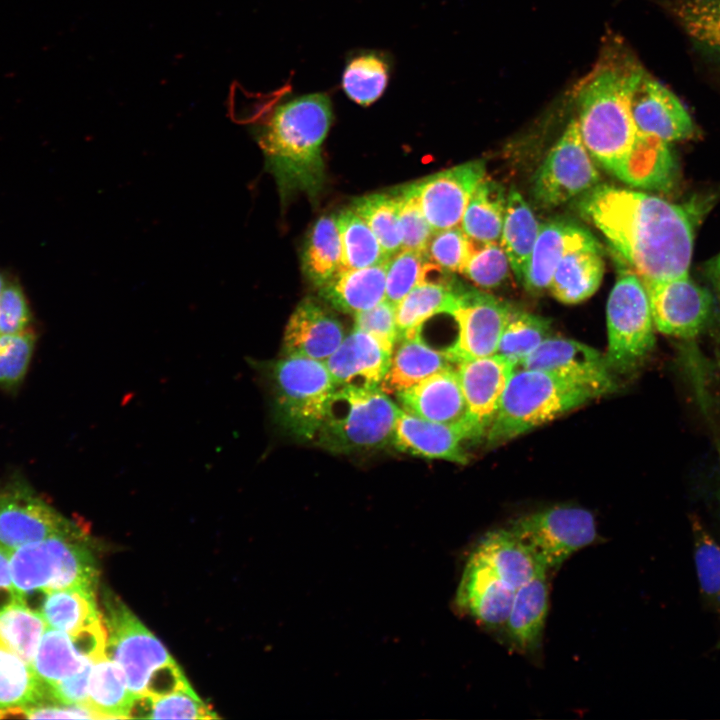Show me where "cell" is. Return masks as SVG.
Instances as JSON below:
<instances>
[{
	"instance_id": "obj_24",
	"label": "cell",
	"mask_w": 720,
	"mask_h": 720,
	"mask_svg": "<svg viewBox=\"0 0 720 720\" xmlns=\"http://www.w3.org/2000/svg\"><path fill=\"white\" fill-rule=\"evenodd\" d=\"M395 396L399 407L407 413L429 421L468 427L467 406L455 367L436 372Z\"/></svg>"
},
{
	"instance_id": "obj_18",
	"label": "cell",
	"mask_w": 720,
	"mask_h": 720,
	"mask_svg": "<svg viewBox=\"0 0 720 720\" xmlns=\"http://www.w3.org/2000/svg\"><path fill=\"white\" fill-rule=\"evenodd\" d=\"M106 640L102 622L76 634L47 627L32 667L46 686L55 684L77 674L87 664L106 655Z\"/></svg>"
},
{
	"instance_id": "obj_37",
	"label": "cell",
	"mask_w": 720,
	"mask_h": 720,
	"mask_svg": "<svg viewBox=\"0 0 720 720\" xmlns=\"http://www.w3.org/2000/svg\"><path fill=\"white\" fill-rule=\"evenodd\" d=\"M48 700L46 685L32 666L0 641V711Z\"/></svg>"
},
{
	"instance_id": "obj_20",
	"label": "cell",
	"mask_w": 720,
	"mask_h": 720,
	"mask_svg": "<svg viewBox=\"0 0 720 720\" xmlns=\"http://www.w3.org/2000/svg\"><path fill=\"white\" fill-rule=\"evenodd\" d=\"M515 590L507 586L474 551L459 582L457 607L490 628H503Z\"/></svg>"
},
{
	"instance_id": "obj_31",
	"label": "cell",
	"mask_w": 720,
	"mask_h": 720,
	"mask_svg": "<svg viewBox=\"0 0 720 720\" xmlns=\"http://www.w3.org/2000/svg\"><path fill=\"white\" fill-rule=\"evenodd\" d=\"M458 287L455 279L449 282L423 281L416 285L396 305L398 339L422 333L423 324L436 315H451L457 303Z\"/></svg>"
},
{
	"instance_id": "obj_13",
	"label": "cell",
	"mask_w": 720,
	"mask_h": 720,
	"mask_svg": "<svg viewBox=\"0 0 720 720\" xmlns=\"http://www.w3.org/2000/svg\"><path fill=\"white\" fill-rule=\"evenodd\" d=\"M512 308L476 289L459 285L457 303L450 316L457 324L455 342L445 352L456 365L468 359L493 355Z\"/></svg>"
},
{
	"instance_id": "obj_35",
	"label": "cell",
	"mask_w": 720,
	"mask_h": 720,
	"mask_svg": "<svg viewBox=\"0 0 720 720\" xmlns=\"http://www.w3.org/2000/svg\"><path fill=\"white\" fill-rule=\"evenodd\" d=\"M503 186L483 178L473 192L461 220L469 239L477 242H499L506 209Z\"/></svg>"
},
{
	"instance_id": "obj_56",
	"label": "cell",
	"mask_w": 720,
	"mask_h": 720,
	"mask_svg": "<svg viewBox=\"0 0 720 720\" xmlns=\"http://www.w3.org/2000/svg\"><path fill=\"white\" fill-rule=\"evenodd\" d=\"M10 553L0 547V592L15 590L10 570Z\"/></svg>"
},
{
	"instance_id": "obj_30",
	"label": "cell",
	"mask_w": 720,
	"mask_h": 720,
	"mask_svg": "<svg viewBox=\"0 0 720 720\" xmlns=\"http://www.w3.org/2000/svg\"><path fill=\"white\" fill-rule=\"evenodd\" d=\"M474 552L514 590L533 579L539 572L546 571L509 528L486 533Z\"/></svg>"
},
{
	"instance_id": "obj_50",
	"label": "cell",
	"mask_w": 720,
	"mask_h": 720,
	"mask_svg": "<svg viewBox=\"0 0 720 720\" xmlns=\"http://www.w3.org/2000/svg\"><path fill=\"white\" fill-rule=\"evenodd\" d=\"M149 697V696H148ZM150 699L148 718L214 719L216 713L195 694L191 687Z\"/></svg>"
},
{
	"instance_id": "obj_26",
	"label": "cell",
	"mask_w": 720,
	"mask_h": 720,
	"mask_svg": "<svg viewBox=\"0 0 720 720\" xmlns=\"http://www.w3.org/2000/svg\"><path fill=\"white\" fill-rule=\"evenodd\" d=\"M593 238L589 231L573 223L559 220L540 224L522 282L525 288L534 293L548 289L565 253Z\"/></svg>"
},
{
	"instance_id": "obj_44",
	"label": "cell",
	"mask_w": 720,
	"mask_h": 720,
	"mask_svg": "<svg viewBox=\"0 0 720 720\" xmlns=\"http://www.w3.org/2000/svg\"><path fill=\"white\" fill-rule=\"evenodd\" d=\"M693 556L701 595L720 614V546L704 526L692 520Z\"/></svg>"
},
{
	"instance_id": "obj_6",
	"label": "cell",
	"mask_w": 720,
	"mask_h": 720,
	"mask_svg": "<svg viewBox=\"0 0 720 720\" xmlns=\"http://www.w3.org/2000/svg\"><path fill=\"white\" fill-rule=\"evenodd\" d=\"M82 536L76 527L11 553V576L22 600L66 588H95L98 569Z\"/></svg>"
},
{
	"instance_id": "obj_16",
	"label": "cell",
	"mask_w": 720,
	"mask_h": 720,
	"mask_svg": "<svg viewBox=\"0 0 720 720\" xmlns=\"http://www.w3.org/2000/svg\"><path fill=\"white\" fill-rule=\"evenodd\" d=\"M517 367L551 373L591 390L597 397L616 386L606 356L572 339L548 337Z\"/></svg>"
},
{
	"instance_id": "obj_21",
	"label": "cell",
	"mask_w": 720,
	"mask_h": 720,
	"mask_svg": "<svg viewBox=\"0 0 720 720\" xmlns=\"http://www.w3.org/2000/svg\"><path fill=\"white\" fill-rule=\"evenodd\" d=\"M340 321L313 298L302 300L287 322L282 355L325 362L344 339Z\"/></svg>"
},
{
	"instance_id": "obj_42",
	"label": "cell",
	"mask_w": 720,
	"mask_h": 720,
	"mask_svg": "<svg viewBox=\"0 0 720 720\" xmlns=\"http://www.w3.org/2000/svg\"><path fill=\"white\" fill-rule=\"evenodd\" d=\"M351 208L367 223L388 257L402 249L396 192L362 196L352 202Z\"/></svg>"
},
{
	"instance_id": "obj_5",
	"label": "cell",
	"mask_w": 720,
	"mask_h": 720,
	"mask_svg": "<svg viewBox=\"0 0 720 720\" xmlns=\"http://www.w3.org/2000/svg\"><path fill=\"white\" fill-rule=\"evenodd\" d=\"M400 410L380 388L336 386L314 440L334 453L382 448L392 444Z\"/></svg>"
},
{
	"instance_id": "obj_32",
	"label": "cell",
	"mask_w": 720,
	"mask_h": 720,
	"mask_svg": "<svg viewBox=\"0 0 720 720\" xmlns=\"http://www.w3.org/2000/svg\"><path fill=\"white\" fill-rule=\"evenodd\" d=\"M540 224L523 196L514 188L507 194L500 245L510 268L523 282L528 260L539 233Z\"/></svg>"
},
{
	"instance_id": "obj_2",
	"label": "cell",
	"mask_w": 720,
	"mask_h": 720,
	"mask_svg": "<svg viewBox=\"0 0 720 720\" xmlns=\"http://www.w3.org/2000/svg\"><path fill=\"white\" fill-rule=\"evenodd\" d=\"M645 71L624 40L609 36L574 89L585 147L604 169L631 186L654 138L638 131L631 113V97Z\"/></svg>"
},
{
	"instance_id": "obj_27",
	"label": "cell",
	"mask_w": 720,
	"mask_h": 720,
	"mask_svg": "<svg viewBox=\"0 0 720 720\" xmlns=\"http://www.w3.org/2000/svg\"><path fill=\"white\" fill-rule=\"evenodd\" d=\"M546 572L515 590L513 602L503 626L507 639L518 651L529 653L540 647L548 612Z\"/></svg>"
},
{
	"instance_id": "obj_47",
	"label": "cell",
	"mask_w": 720,
	"mask_h": 720,
	"mask_svg": "<svg viewBox=\"0 0 720 720\" xmlns=\"http://www.w3.org/2000/svg\"><path fill=\"white\" fill-rule=\"evenodd\" d=\"M426 253L402 249L387 262L385 299L397 305L421 282Z\"/></svg>"
},
{
	"instance_id": "obj_34",
	"label": "cell",
	"mask_w": 720,
	"mask_h": 720,
	"mask_svg": "<svg viewBox=\"0 0 720 720\" xmlns=\"http://www.w3.org/2000/svg\"><path fill=\"white\" fill-rule=\"evenodd\" d=\"M136 697L128 688L125 674L115 661L107 655L93 661L86 704L101 719L128 718Z\"/></svg>"
},
{
	"instance_id": "obj_55",
	"label": "cell",
	"mask_w": 720,
	"mask_h": 720,
	"mask_svg": "<svg viewBox=\"0 0 720 720\" xmlns=\"http://www.w3.org/2000/svg\"><path fill=\"white\" fill-rule=\"evenodd\" d=\"M191 687L175 661L157 669L150 677L145 696L163 697L176 691Z\"/></svg>"
},
{
	"instance_id": "obj_14",
	"label": "cell",
	"mask_w": 720,
	"mask_h": 720,
	"mask_svg": "<svg viewBox=\"0 0 720 720\" xmlns=\"http://www.w3.org/2000/svg\"><path fill=\"white\" fill-rule=\"evenodd\" d=\"M76 527L23 479H12L0 492V547L10 554L23 545Z\"/></svg>"
},
{
	"instance_id": "obj_36",
	"label": "cell",
	"mask_w": 720,
	"mask_h": 720,
	"mask_svg": "<svg viewBox=\"0 0 720 720\" xmlns=\"http://www.w3.org/2000/svg\"><path fill=\"white\" fill-rule=\"evenodd\" d=\"M305 277L317 288L342 269V246L336 217L322 216L309 231L302 253Z\"/></svg>"
},
{
	"instance_id": "obj_11",
	"label": "cell",
	"mask_w": 720,
	"mask_h": 720,
	"mask_svg": "<svg viewBox=\"0 0 720 720\" xmlns=\"http://www.w3.org/2000/svg\"><path fill=\"white\" fill-rule=\"evenodd\" d=\"M598 181L577 119H572L535 175L534 198L543 207H555L588 192Z\"/></svg>"
},
{
	"instance_id": "obj_25",
	"label": "cell",
	"mask_w": 720,
	"mask_h": 720,
	"mask_svg": "<svg viewBox=\"0 0 720 720\" xmlns=\"http://www.w3.org/2000/svg\"><path fill=\"white\" fill-rule=\"evenodd\" d=\"M445 350H437L422 338V333L400 338L394 345L388 369L380 384L387 395H396L432 374L453 368Z\"/></svg>"
},
{
	"instance_id": "obj_57",
	"label": "cell",
	"mask_w": 720,
	"mask_h": 720,
	"mask_svg": "<svg viewBox=\"0 0 720 720\" xmlns=\"http://www.w3.org/2000/svg\"><path fill=\"white\" fill-rule=\"evenodd\" d=\"M718 311L713 325L714 353L718 366L720 367V294H718Z\"/></svg>"
},
{
	"instance_id": "obj_29",
	"label": "cell",
	"mask_w": 720,
	"mask_h": 720,
	"mask_svg": "<svg viewBox=\"0 0 720 720\" xmlns=\"http://www.w3.org/2000/svg\"><path fill=\"white\" fill-rule=\"evenodd\" d=\"M387 262L341 269L319 287L320 297L333 308L353 315L374 307L385 299Z\"/></svg>"
},
{
	"instance_id": "obj_52",
	"label": "cell",
	"mask_w": 720,
	"mask_h": 720,
	"mask_svg": "<svg viewBox=\"0 0 720 720\" xmlns=\"http://www.w3.org/2000/svg\"><path fill=\"white\" fill-rule=\"evenodd\" d=\"M31 312L22 288L5 285L0 294V334H15L29 328Z\"/></svg>"
},
{
	"instance_id": "obj_49",
	"label": "cell",
	"mask_w": 720,
	"mask_h": 720,
	"mask_svg": "<svg viewBox=\"0 0 720 720\" xmlns=\"http://www.w3.org/2000/svg\"><path fill=\"white\" fill-rule=\"evenodd\" d=\"M395 192L399 198L398 219L402 249L426 253L427 245L434 233L433 228L411 194L403 187Z\"/></svg>"
},
{
	"instance_id": "obj_51",
	"label": "cell",
	"mask_w": 720,
	"mask_h": 720,
	"mask_svg": "<svg viewBox=\"0 0 720 720\" xmlns=\"http://www.w3.org/2000/svg\"><path fill=\"white\" fill-rule=\"evenodd\" d=\"M356 329L374 336L391 354L398 340L396 306L384 299L374 307L354 315Z\"/></svg>"
},
{
	"instance_id": "obj_45",
	"label": "cell",
	"mask_w": 720,
	"mask_h": 720,
	"mask_svg": "<svg viewBox=\"0 0 720 720\" xmlns=\"http://www.w3.org/2000/svg\"><path fill=\"white\" fill-rule=\"evenodd\" d=\"M469 256L461 271L481 288L499 286L507 277L510 267L506 253L498 242L471 240Z\"/></svg>"
},
{
	"instance_id": "obj_28",
	"label": "cell",
	"mask_w": 720,
	"mask_h": 720,
	"mask_svg": "<svg viewBox=\"0 0 720 720\" xmlns=\"http://www.w3.org/2000/svg\"><path fill=\"white\" fill-rule=\"evenodd\" d=\"M604 273L600 245L595 238L565 253L551 279L549 290L560 302L580 303L598 289Z\"/></svg>"
},
{
	"instance_id": "obj_46",
	"label": "cell",
	"mask_w": 720,
	"mask_h": 720,
	"mask_svg": "<svg viewBox=\"0 0 720 720\" xmlns=\"http://www.w3.org/2000/svg\"><path fill=\"white\" fill-rule=\"evenodd\" d=\"M30 328L15 334H0V387L14 389L23 381L35 347Z\"/></svg>"
},
{
	"instance_id": "obj_39",
	"label": "cell",
	"mask_w": 720,
	"mask_h": 720,
	"mask_svg": "<svg viewBox=\"0 0 720 720\" xmlns=\"http://www.w3.org/2000/svg\"><path fill=\"white\" fill-rule=\"evenodd\" d=\"M390 76V66L384 56L365 52L352 57L342 74L345 94L361 106H369L384 93Z\"/></svg>"
},
{
	"instance_id": "obj_7",
	"label": "cell",
	"mask_w": 720,
	"mask_h": 720,
	"mask_svg": "<svg viewBox=\"0 0 720 720\" xmlns=\"http://www.w3.org/2000/svg\"><path fill=\"white\" fill-rule=\"evenodd\" d=\"M268 371L277 423L298 439L314 440L336 389L325 362L282 355Z\"/></svg>"
},
{
	"instance_id": "obj_19",
	"label": "cell",
	"mask_w": 720,
	"mask_h": 720,
	"mask_svg": "<svg viewBox=\"0 0 720 720\" xmlns=\"http://www.w3.org/2000/svg\"><path fill=\"white\" fill-rule=\"evenodd\" d=\"M631 113L638 131L668 143L695 134L692 117L679 98L647 71L633 91Z\"/></svg>"
},
{
	"instance_id": "obj_54",
	"label": "cell",
	"mask_w": 720,
	"mask_h": 720,
	"mask_svg": "<svg viewBox=\"0 0 720 720\" xmlns=\"http://www.w3.org/2000/svg\"><path fill=\"white\" fill-rule=\"evenodd\" d=\"M24 707V718H86L101 719V716L86 704H63L50 700Z\"/></svg>"
},
{
	"instance_id": "obj_9",
	"label": "cell",
	"mask_w": 720,
	"mask_h": 720,
	"mask_svg": "<svg viewBox=\"0 0 720 720\" xmlns=\"http://www.w3.org/2000/svg\"><path fill=\"white\" fill-rule=\"evenodd\" d=\"M509 529L546 571L558 568L597 538L593 514L573 506H556L523 515L515 519Z\"/></svg>"
},
{
	"instance_id": "obj_58",
	"label": "cell",
	"mask_w": 720,
	"mask_h": 720,
	"mask_svg": "<svg viewBox=\"0 0 720 720\" xmlns=\"http://www.w3.org/2000/svg\"><path fill=\"white\" fill-rule=\"evenodd\" d=\"M708 273L717 294H720V253L709 264Z\"/></svg>"
},
{
	"instance_id": "obj_15",
	"label": "cell",
	"mask_w": 720,
	"mask_h": 720,
	"mask_svg": "<svg viewBox=\"0 0 720 720\" xmlns=\"http://www.w3.org/2000/svg\"><path fill=\"white\" fill-rule=\"evenodd\" d=\"M483 160L469 161L403 186L417 201L434 231L458 226L478 184L485 177Z\"/></svg>"
},
{
	"instance_id": "obj_53",
	"label": "cell",
	"mask_w": 720,
	"mask_h": 720,
	"mask_svg": "<svg viewBox=\"0 0 720 720\" xmlns=\"http://www.w3.org/2000/svg\"><path fill=\"white\" fill-rule=\"evenodd\" d=\"M92 663L87 664L77 674L46 686L48 699L63 704H86Z\"/></svg>"
},
{
	"instance_id": "obj_10",
	"label": "cell",
	"mask_w": 720,
	"mask_h": 720,
	"mask_svg": "<svg viewBox=\"0 0 720 720\" xmlns=\"http://www.w3.org/2000/svg\"><path fill=\"white\" fill-rule=\"evenodd\" d=\"M108 637L106 655L123 670L135 696L145 693L152 674L173 662L165 646L111 593L104 598Z\"/></svg>"
},
{
	"instance_id": "obj_23",
	"label": "cell",
	"mask_w": 720,
	"mask_h": 720,
	"mask_svg": "<svg viewBox=\"0 0 720 720\" xmlns=\"http://www.w3.org/2000/svg\"><path fill=\"white\" fill-rule=\"evenodd\" d=\"M472 440L465 425L429 421L400 410L392 444L401 452L465 464L463 442Z\"/></svg>"
},
{
	"instance_id": "obj_17",
	"label": "cell",
	"mask_w": 720,
	"mask_h": 720,
	"mask_svg": "<svg viewBox=\"0 0 720 720\" xmlns=\"http://www.w3.org/2000/svg\"><path fill=\"white\" fill-rule=\"evenodd\" d=\"M455 369L467 406V424L472 438L486 436L516 365L493 354L463 360L455 365Z\"/></svg>"
},
{
	"instance_id": "obj_12",
	"label": "cell",
	"mask_w": 720,
	"mask_h": 720,
	"mask_svg": "<svg viewBox=\"0 0 720 720\" xmlns=\"http://www.w3.org/2000/svg\"><path fill=\"white\" fill-rule=\"evenodd\" d=\"M655 328L683 340L696 338L711 321L713 298L688 273L643 281Z\"/></svg>"
},
{
	"instance_id": "obj_1",
	"label": "cell",
	"mask_w": 720,
	"mask_h": 720,
	"mask_svg": "<svg viewBox=\"0 0 720 720\" xmlns=\"http://www.w3.org/2000/svg\"><path fill=\"white\" fill-rule=\"evenodd\" d=\"M578 210L642 281L688 273L694 227L686 207L643 192L596 185L581 197Z\"/></svg>"
},
{
	"instance_id": "obj_41",
	"label": "cell",
	"mask_w": 720,
	"mask_h": 720,
	"mask_svg": "<svg viewBox=\"0 0 720 720\" xmlns=\"http://www.w3.org/2000/svg\"><path fill=\"white\" fill-rule=\"evenodd\" d=\"M672 10L694 44L720 59V0H676Z\"/></svg>"
},
{
	"instance_id": "obj_8",
	"label": "cell",
	"mask_w": 720,
	"mask_h": 720,
	"mask_svg": "<svg viewBox=\"0 0 720 720\" xmlns=\"http://www.w3.org/2000/svg\"><path fill=\"white\" fill-rule=\"evenodd\" d=\"M606 315V359L613 371H631L646 359L655 345L647 290L634 271L620 272L607 301Z\"/></svg>"
},
{
	"instance_id": "obj_3",
	"label": "cell",
	"mask_w": 720,
	"mask_h": 720,
	"mask_svg": "<svg viewBox=\"0 0 720 720\" xmlns=\"http://www.w3.org/2000/svg\"><path fill=\"white\" fill-rule=\"evenodd\" d=\"M332 120L331 100L318 92L279 104L256 128L265 169L274 177L282 202L298 193L317 199L326 179L322 145Z\"/></svg>"
},
{
	"instance_id": "obj_4",
	"label": "cell",
	"mask_w": 720,
	"mask_h": 720,
	"mask_svg": "<svg viewBox=\"0 0 720 720\" xmlns=\"http://www.w3.org/2000/svg\"><path fill=\"white\" fill-rule=\"evenodd\" d=\"M595 397L591 390L551 373L516 368L486 433L487 442L490 446L503 444Z\"/></svg>"
},
{
	"instance_id": "obj_48",
	"label": "cell",
	"mask_w": 720,
	"mask_h": 720,
	"mask_svg": "<svg viewBox=\"0 0 720 720\" xmlns=\"http://www.w3.org/2000/svg\"><path fill=\"white\" fill-rule=\"evenodd\" d=\"M471 241L460 227L435 231L427 245V259L449 272H461L469 256Z\"/></svg>"
},
{
	"instance_id": "obj_22",
	"label": "cell",
	"mask_w": 720,
	"mask_h": 720,
	"mask_svg": "<svg viewBox=\"0 0 720 720\" xmlns=\"http://www.w3.org/2000/svg\"><path fill=\"white\" fill-rule=\"evenodd\" d=\"M391 353L371 334L354 328L325 361L337 387L379 388Z\"/></svg>"
},
{
	"instance_id": "obj_59",
	"label": "cell",
	"mask_w": 720,
	"mask_h": 720,
	"mask_svg": "<svg viewBox=\"0 0 720 720\" xmlns=\"http://www.w3.org/2000/svg\"><path fill=\"white\" fill-rule=\"evenodd\" d=\"M6 284H7V283H6V281H5L4 276L0 273V294H1V292L3 291V289H4V287H5Z\"/></svg>"
},
{
	"instance_id": "obj_43",
	"label": "cell",
	"mask_w": 720,
	"mask_h": 720,
	"mask_svg": "<svg viewBox=\"0 0 720 720\" xmlns=\"http://www.w3.org/2000/svg\"><path fill=\"white\" fill-rule=\"evenodd\" d=\"M550 321L528 312L512 310L501 334L498 354L516 367L549 337Z\"/></svg>"
},
{
	"instance_id": "obj_38",
	"label": "cell",
	"mask_w": 720,
	"mask_h": 720,
	"mask_svg": "<svg viewBox=\"0 0 720 720\" xmlns=\"http://www.w3.org/2000/svg\"><path fill=\"white\" fill-rule=\"evenodd\" d=\"M342 246V269H357L385 263L390 257L367 223L352 209L336 216Z\"/></svg>"
},
{
	"instance_id": "obj_33",
	"label": "cell",
	"mask_w": 720,
	"mask_h": 720,
	"mask_svg": "<svg viewBox=\"0 0 720 720\" xmlns=\"http://www.w3.org/2000/svg\"><path fill=\"white\" fill-rule=\"evenodd\" d=\"M38 612L48 627L70 634L102 622L94 589L89 588H66L45 593Z\"/></svg>"
},
{
	"instance_id": "obj_40",
	"label": "cell",
	"mask_w": 720,
	"mask_h": 720,
	"mask_svg": "<svg viewBox=\"0 0 720 720\" xmlns=\"http://www.w3.org/2000/svg\"><path fill=\"white\" fill-rule=\"evenodd\" d=\"M46 628L42 615L23 601L0 612V641L30 666Z\"/></svg>"
}]
</instances>
